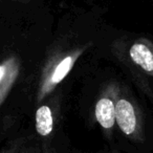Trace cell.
<instances>
[{
  "label": "cell",
  "instance_id": "6da1fadb",
  "mask_svg": "<svg viewBox=\"0 0 153 153\" xmlns=\"http://www.w3.org/2000/svg\"><path fill=\"white\" fill-rule=\"evenodd\" d=\"M117 122L120 129L127 136L137 135L138 121L132 104L127 100H120L115 105Z\"/></svg>",
  "mask_w": 153,
  "mask_h": 153
},
{
  "label": "cell",
  "instance_id": "7a4b0ae2",
  "mask_svg": "<svg viewBox=\"0 0 153 153\" xmlns=\"http://www.w3.org/2000/svg\"><path fill=\"white\" fill-rule=\"evenodd\" d=\"M96 119L104 129L111 130L117 121L115 105L108 98L99 100L96 105Z\"/></svg>",
  "mask_w": 153,
  "mask_h": 153
},
{
  "label": "cell",
  "instance_id": "3957f363",
  "mask_svg": "<svg viewBox=\"0 0 153 153\" xmlns=\"http://www.w3.org/2000/svg\"><path fill=\"white\" fill-rule=\"evenodd\" d=\"M18 74V65L15 59L4 61L0 66V103L5 100L7 91L13 85Z\"/></svg>",
  "mask_w": 153,
  "mask_h": 153
},
{
  "label": "cell",
  "instance_id": "277c9868",
  "mask_svg": "<svg viewBox=\"0 0 153 153\" xmlns=\"http://www.w3.org/2000/svg\"><path fill=\"white\" fill-rule=\"evenodd\" d=\"M130 58L146 71H153V53L143 43H135L130 48Z\"/></svg>",
  "mask_w": 153,
  "mask_h": 153
},
{
  "label": "cell",
  "instance_id": "5b68a950",
  "mask_svg": "<svg viewBox=\"0 0 153 153\" xmlns=\"http://www.w3.org/2000/svg\"><path fill=\"white\" fill-rule=\"evenodd\" d=\"M53 129V117L48 106H41L36 112V130L42 137L51 135Z\"/></svg>",
  "mask_w": 153,
  "mask_h": 153
},
{
  "label": "cell",
  "instance_id": "8992f818",
  "mask_svg": "<svg viewBox=\"0 0 153 153\" xmlns=\"http://www.w3.org/2000/svg\"><path fill=\"white\" fill-rule=\"evenodd\" d=\"M72 57H66L58 64V66L56 67L55 71L53 74V76H51V82L53 84H58L62 81V80L67 76V74L69 72L70 68L72 66Z\"/></svg>",
  "mask_w": 153,
  "mask_h": 153
},
{
  "label": "cell",
  "instance_id": "52a82bcc",
  "mask_svg": "<svg viewBox=\"0 0 153 153\" xmlns=\"http://www.w3.org/2000/svg\"><path fill=\"white\" fill-rule=\"evenodd\" d=\"M18 149H19L18 146H14V147H12V148L7 149V150H3L2 153H19Z\"/></svg>",
  "mask_w": 153,
  "mask_h": 153
},
{
  "label": "cell",
  "instance_id": "ba28073f",
  "mask_svg": "<svg viewBox=\"0 0 153 153\" xmlns=\"http://www.w3.org/2000/svg\"><path fill=\"white\" fill-rule=\"evenodd\" d=\"M19 153H39V151L36 148H30V149H24L22 151H19Z\"/></svg>",
  "mask_w": 153,
  "mask_h": 153
}]
</instances>
